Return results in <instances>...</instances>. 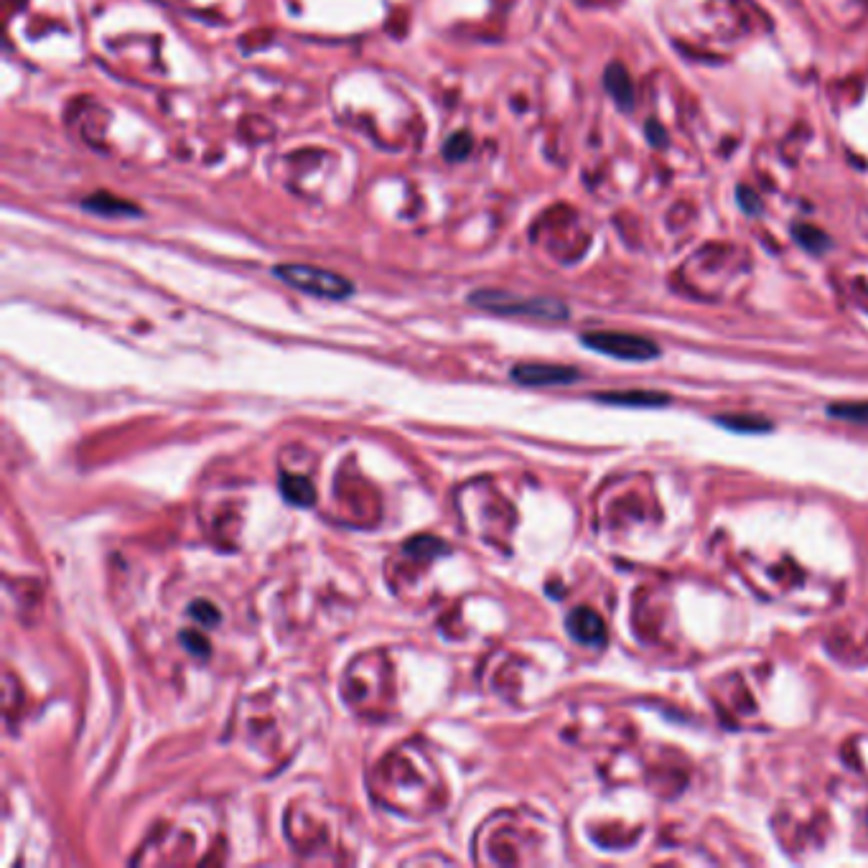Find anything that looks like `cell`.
Returning a JSON list of instances; mask_svg holds the SVG:
<instances>
[{
	"label": "cell",
	"instance_id": "cell-8",
	"mask_svg": "<svg viewBox=\"0 0 868 868\" xmlns=\"http://www.w3.org/2000/svg\"><path fill=\"white\" fill-rule=\"evenodd\" d=\"M604 82L609 95L616 100V105L624 107V110H629V107L634 105L632 77H629V72L622 67V64H611L604 74Z\"/></svg>",
	"mask_w": 868,
	"mask_h": 868
},
{
	"label": "cell",
	"instance_id": "cell-6",
	"mask_svg": "<svg viewBox=\"0 0 868 868\" xmlns=\"http://www.w3.org/2000/svg\"><path fill=\"white\" fill-rule=\"evenodd\" d=\"M82 209L84 212L100 214V217H140V209L135 204L107 194V191H97V194L82 199Z\"/></svg>",
	"mask_w": 868,
	"mask_h": 868
},
{
	"label": "cell",
	"instance_id": "cell-11",
	"mask_svg": "<svg viewBox=\"0 0 868 868\" xmlns=\"http://www.w3.org/2000/svg\"><path fill=\"white\" fill-rule=\"evenodd\" d=\"M718 423L726 428H731V431H739V433H762L769 431V423L762 418H751V415H723V418H718Z\"/></svg>",
	"mask_w": 868,
	"mask_h": 868
},
{
	"label": "cell",
	"instance_id": "cell-4",
	"mask_svg": "<svg viewBox=\"0 0 868 868\" xmlns=\"http://www.w3.org/2000/svg\"><path fill=\"white\" fill-rule=\"evenodd\" d=\"M512 380L530 387L571 385L578 380V372L573 367H560V364H517L512 370Z\"/></svg>",
	"mask_w": 868,
	"mask_h": 868
},
{
	"label": "cell",
	"instance_id": "cell-2",
	"mask_svg": "<svg viewBox=\"0 0 868 868\" xmlns=\"http://www.w3.org/2000/svg\"><path fill=\"white\" fill-rule=\"evenodd\" d=\"M273 275L283 280L286 286L296 288V291L308 293V296H316V298H329V301H342V298L352 296L354 293L352 280L334 273V270L316 268V265H301V263L275 265Z\"/></svg>",
	"mask_w": 868,
	"mask_h": 868
},
{
	"label": "cell",
	"instance_id": "cell-9",
	"mask_svg": "<svg viewBox=\"0 0 868 868\" xmlns=\"http://www.w3.org/2000/svg\"><path fill=\"white\" fill-rule=\"evenodd\" d=\"M280 494L296 507H311L316 502L314 484L308 482L306 476L298 474H283L280 476Z\"/></svg>",
	"mask_w": 868,
	"mask_h": 868
},
{
	"label": "cell",
	"instance_id": "cell-15",
	"mask_svg": "<svg viewBox=\"0 0 868 868\" xmlns=\"http://www.w3.org/2000/svg\"><path fill=\"white\" fill-rule=\"evenodd\" d=\"M179 639H181V644H184L186 650L191 652V655H196V657H207L209 655V642L199 632H181Z\"/></svg>",
	"mask_w": 868,
	"mask_h": 868
},
{
	"label": "cell",
	"instance_id": "cell-3",
	"mask_svg": "<svg viewBox=\"0 0 868 868\" xmlns=\"http://www.w3.org/2000/svg\"><path fill=\"white\" fill-rule=\"evenodd\" d=\"M581 342L594 352L624 359V362H650L660 354L655 342L637 334H624V331H591L581 336Z\"/></svg>",
	"mask_w": 868,
	"mask_h": 868
},
{
	"label": "cell",
	"instance_id": "cell-14",
	"mask_svg": "<svg viewBox=\"0 0 868 868\" xmlns=\"http://www.w3.org/2000/svg\"><path fill=\"white\" fill-rule=\"evenodd\" d=\"M189 614L194 616L196 622H204L209 624V627H214V624L219 622V611L214 609L209 601H194V604L189 606Z\"/></svg>",
	"mask_w": 868,
	"mask_h": 868
},
{
	"label": "cell",
	"instance_id": "cell-10",
	"mask_svg": "<svg viewBox=\"0 0 868 868\" xmlns=\"http://www.w3.org/2000/svg\"><path fill=\"white\" fill-rule=\"evenodd\" d=\"M405 553L420 560H433L438 555H446L448 548L443 545V540L433 538V535H415V538L405 540Z\"/></svg>",
	"mask_w": 868,
	"mask_h": 868
},
{
	"label": "cell",
	"instance_id": "cell-5",
	"mask_svg": "<svg viewBox=\"0 0 868 868\" xmlns=\"http://www.w3.org/2000/svg\"><path fill=\"white\" fill-rule=\"evenodd\" d=\"M566 629L578 644H586V647H601L606 642V624L594 609H586V606H578L568 614Z\"/></svg>",
	"mask_w": 868,
	"mask_h": 868
},
{
	"label": "cell",
	"instance_id": "cell-7",
	"mask_svg": "<svg viewBox=\"0 0 868 868\" xmlns=\"http://www.w3.org/2000/svg\"><path fill=\"white\" fill-rule=\"evenodd\" d=\"M599 403L609 405H627V408H660V405L670 403L667 395L652 390H624V392H601L596 395Z\"/></svg>",
	"mask_w": 868,
	"mask_h": 868
},
{
	"label": "cell",
	"instance_id": "cell-12",
	"mask_svg": "<svg viewBox=\"0 0 868 868\" xmlns=\"http://www.w3.org/2000/svg\"><path fill=\"white\" fill-rule=\"evenodd\" d=\"M828 413L833 418L848 420V423H866L868 426V403H838L830 405Z\"/></svg>",
	"mask_w": 868,
	"mask_h": 868
},
{
	"label": "cell",
	"instance_id": "cell-1",
	"mask_svg": "<svg viewBox=\"0 0 868 868\" xmlns=\"http://www.w3.org/2000/svg\"><path fill=\"white\" fill-rule=\"evenodd\" d=\"M469 303L482 311H492L499 316H530V319L540 321H563L568 319L566 303L555 301V298H530L517 296V293L494 291V288H482L469 296Z\"/></svg>",
	"mask_w": 868,
	"mask_h": 868
},
{
	"label": "cell",
	"instance_id": "cell-13",
	"mask_svg": "<svg viewBox=\"0 0 868 868\" xmlns=\"http://www.w3.org/2000/svg\"><path fill=\"white\" fill-rule=\"evenodd\" d=\"M471 151V138L466 133H456L446 140V158L448 161H464Z\"/></svg>",
	"mask_w": 868,
	"mask_h": 868
}]
</instances>
